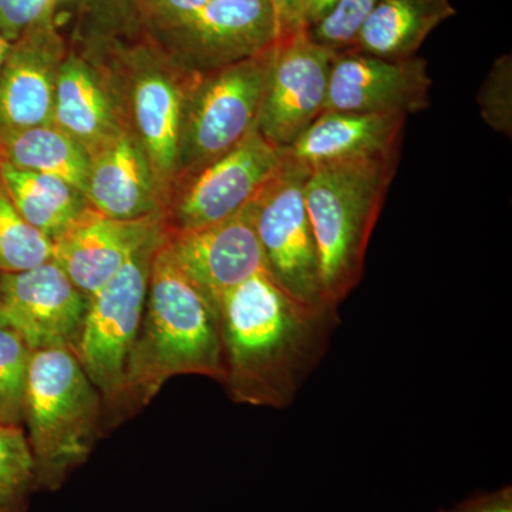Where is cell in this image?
Wrapping results in <instances>:
<instances>
[{"label": "cell", "mask_w": 512, "mask_h": 512, "mask_svg": "<svg viewBox=\"0 0 512 512\" xmlns=\"http://www.w3.org/2000/svg\"><path fill=\"white\" fill-rule=\"evenodd\" d=\"M224 379L234 402L284 409L325 352L336 311L296 302L258 272L218 303Z\"/></svg>", "instance_id": "6da1fadb"}, {"label": "cell", "mask_w": 512, "mask_h": 512, "mask_svg": "<svg viewBox=\"0 0 512 512\" xmlns=\"http://www.w3.org/2000/svg\"><path fill=\"white\" fill-rule=\"evenodd\" d=\"M184 375L224 379L220 312L178 264L165 234L151 262L140 329L104 423L116 426L140 412L168 380Z\"/></svg>", "instance_id": "7a4b0ae2"}, {"label": "cell", "mask_w": 512, "mask_h": 512, "mask_svg": "<svg viewBox=\"0 0 512 512\" xmlns=\"http://www.w3.org/2000/svg\"><path fill=\"white\" fill-rule=\"evenodd\" d=\"M397 157L319 165L305 180L306 210L318 245L322 284L332 308L356 288L367 245L396 173Z\"/></svg>", "instance_id": "3957f363"}, {"label": "cell", "mask_w": 512, "mask_h": 512, "mask_svg": "<svg viewBox=\"0 0 512 512\" xmlns=\"http://www.w3.org/2000/svg\"><path fill=\"white\" fill-rule=\"evenodd\" d=\"M23 421L36 490H59L86 463L106 427L103 397L73 350L33 352Z\"/></svg>", "instance_id": "277c9868"}, {"label": "cell", "mask_w": 512, "mask_h": 512, "mask_svg": "<svg viewBox=\"0 0 512 512\" xmlns=\"http://www.w3.org/2000/svg\"><path fill=\"white\" fill-rule=\"evenodd\" d=\"M276 45L242 62L195 74L185 97L178 173L184 177L224 156L254 130Z\"/></svg>", "instance_id": "5b68a950"}, {"label": "cell", "mask_w": 512, "mask_h": 512, "mask_svg": "<svg viewBox=\"0 0 512 512\" xmlns=\"http://www.w3.org/2000/svg\"><path fill=\"white\" fill-rule=\"evenodd\" d=\"M308 168L286 156L279 173L256 200L255 227L266 271L296 302L313 311H336L326 301L318 245L308 210Z\"/></svg>", "instance_id": "8992f818"}, {"label": "cell", "mask_w": 512, "mask_h": 512, "mask_svg": "<svg viewBox=\"0 0 512 512\" xmlns=\"http://www.w3.org/2000/svg\"><path fill=\"white\" fill-rule=\"evenodd\" d=\"M164 235L165 229L146 242L119 274L89 298L74 355L103 397L104 410L119 393L128 353L143 319L151 262Z\"/></svg>", "instance_id": "52a82bcc"}, {"label": "cell", "mask_w": 512, "mask_h": 512, "mask_svg": "<svg viewBox=\"0 0 512 512\" xmlns=\"http://www.w3.org/2000/svg\"><path fill=\"white\" fill-rule=\"evenodd\" d=\"M285 150L265 140L258 128L224 156L185 177L168 231H187L217 224L244 210L281 170Z\"/></svg>", "instance_id": "ba28073f"}, {"label": "cell", "mask_w": 512, "mask_h": 512, "mask_svg": "<svg viewBox=\"0 0 512 512\" xmlns=\"http://www.w3.org/2000/svg\"><path fill=\"white\" fill-rule=\"evenodd\" d=\"M167 25L175 50L194 74L242 62L281 39L271 0H210Z\"/></svg>", "instance_id": "9c48e42d"}, {"label": "cell", "mask_w": 512, "mask_h": 512, "mask_svg": "<svg viewBox=\"0 0 512 512\" xmlns=\"http://www.w3.org/2000/svg\"><path fill=\"white\" fill-rule=\"evenodd\" d=\"M89 298L53 259L2 274L0 326L18 333L32 352L76 350Z\"/></svg>", "instance_id": "30bf717a"}, {"label": "cell", "mask_w": 512, "mask_h": 512, "mask_svg": "<svg viewBox=\"0 0 512 512\" xmlns=\"http://www.w3.org/2000/svg\"><path fill=\"white\" fill-rule=\"evenodd\" d=\"M338 59L312 42L306 29L276 43L274 64L256 128L272 146L286 150L325 111L330 70Z\"/></svg>", "instance_id": "8fae6325"}, {"label": "cell", "mask_w": 512, "mask_h": 512, "mask_svg": "<svg viewBox=\"0 0 512 512\" xmlns=\"http://www.w3.org/2000/svg\"><path fill=\"white\" fill-rule=\"evenodd\" d=\"M256 200L217 224L187 231L165 229L178 264L217 306L225 293L266 269L256 234Z\"/></svg>", "instance_id": "7c38bea8"}, {"label": "cell", "mask_w": 512, "mask_h": 512, "mask_svg": "<svg viewBox=\"0 0 512 512\" xmlns=\"http://www.w3.org/2000/svg\"><path fill=\"white\" fill-rule=\"evenodd\" d=\"M430 89L426 60L350 53L333 62L325 110L407 117L429 107Z\"/></svg>", "instance_id": "4fadbf2b"}, {"label": "cell", "mask_w": 512, "mask_h": 512, "mask_svg": "<svg viewBox=\"0 0 512 512\" xmlns=\"http://www.w3.org/2000/svg\"><path fill=\"white\" fill-rule=\"evenodd\" d=\"M164 229L158 217L117 221L89 207L53 242V261L90 298Z\"/></svg>", "instance_id": "5bb4252c"}, {"label": "cell", "mask_w": 512, "mask_h": 512, "mask_svg": "<svg viewBox=\"0 0 512 512\" xmlns=\"http://www.w3.org/2000/svg\"><path fill=\"white\" fill-rule=\"evenodd\" d=\"M399 114L323 111L286 148V156L312 170L319 165L399 154L404 123Z\"/></svg>", "instance_id": "9a60e30c"}, {"label": "cell", "mask_w": 512, "mask_h": 512, "mask_svg": "<svg viewBox=\"0 0 512 512\" xmlns=\"http://www.w3.org/2000/svg\"><path fill=\"white\" fill-rule=\"evenodd\" d=\"M151 165L140 143L121 131L92 156L87 178V204L117 221L157 217Z\"/></svg>", "instance_id": "2e32d148"}, {"label": "cell", "mask_w": 512, "mask_h": 512, "mask_svg": "<svg viewBox=\"0 0 512 512\" xmlns=\"http://www.w3.org/2000/svg\"><path fill=\"white\" fill-rule=\"evenodd\" d=\"M46 28L13 43L0 72V137L53 123L56 73Z\"/></svg>", "instance_id": "e0dca14e"}, {"label": "cell", "mask_w": 512, "mask_h": 512, "mask_svg": "<svg viewBox=\"0 0 512 512\" xmlns=\"http://www.w3.org/2000/svg\"><path fill=\"white\" fill-rule=\"evenodd\" d=\"M185 97L187 94L173 77L160 70L140 74L134 86V119L140 146L160 183H170L178 174Z\"/></svg>", "instance_id": "ac0fdd59"}, {"label": "cell", "mask_w": 512, "mask_h": 512, "mask_svg": "<svg viewBox=\"0 0 512 512\" xmlns=\"http://www.w3.org/2000/svg\"><path fill=\"white\" fill-rule=\"evenodd\" d=\"M53 124L82 144L90 157L121 133L109 97L82 60L70 57L56 73Z\"/></svg>", "instance_id": "d6986e66"}, {"label": "cell", "mask_w": 512, "mask_h": 512, "mask_svg": "<svg viewBox=\"0 0 512 512\" xmlns=\"http://www.w3.org/2000/svg\"><path fill=\"white\" fill-rule=\"evenodd\" d=\"M454 15L450 0H380L360 32L356 53L409 59L437 26Z\"/></svg>", "instance_id": "ffe728a7"}, {"label": "cell", "mask_w": 512, "mask_h": 512, "mask_svg": "<svg viewBox=\"0 0 512 512\" xmlns=\"http://www.w3.org/2000/svg\"><path fill=\"white\" fill-rule=\"evenodd\" d=\"M0 185L25 221L52 242L90 207L82 192L59 178L19 170L3 161Z\"/></svg>", "instance_id": "44dd1931"}, {"label": "cell", "mask_w": 512, "mask_h": 512, "mask_svg": "<svg viewBox=\"0 0 512 512\" xmlns=\"http://www.w3.org/2000/svg\"><path fill=\"white\" fill-rule=\"evenodd\" d=\"M0 161L19 170L59 178L84 195L92 157L82 144L52 123L0 137Z\"/></svg>", "instance_id": "7402d4cb"}, {"label": "cell", "mask_w": 512, "mask_h": 512, "mask_svg": "<svg viewBox=\"0 0 512 512\" xmlns=\"http://www.w3.org/2000/svg\"><path fill=\"white\" fill-rule=\"evenodd\" d=\"M36 491L35 461L20 426L0 424V512H28Z\"/></svg>", "instance_id": "603a6c76"}, {"label": "cell", "mask_w": 512, "mask_h": 512, "mask_svg": "<svg viewBox=\"0 0 512 512\" xmlns=\"http://www.w3.org/2000/svg\"><path fill=\"white\" fill-rule=\"evenodd\" d=\"M53 259V242L25 221L0 185V272L26 271Z\"/></svg>", "instance_id": "cb8c5ba5"}, {"label": "cell", "mask_w": 512, "mask_h": 512, "mask_svg": "<svg viewBox=\"0 0 512 512\" xmlns=\"http://www.w3.org/2000/svg\"><path fill=\"white\" fill-rule=\"evenodd\" d=\"M32 355L18 333L0 326V424H22Z\"/></svg>", "instance_id": "d4e9b609"}, {"label": "cell", "mask_w": 512, "mask_h": 512, "mask_svg": "<svg viewBox=\"0 0 512 512\" xmlns=\"http://www.w3.org/2000/svg\"><path fill=\"white\" fill-rule=\"evenodd\" d=\"M380 0H336L332 8L306 28L316 45L336 57L356 53L357 39Z\"/></svg>", "instance_id": "484cf974"}, {"label": "cell", "mask_w": 512, "mask_h": 512, "mask_svg": "<svg viewBox=\"0 0 512 512\" xmlns=\"http://www.w3.org/2000/svg\"><path fill=\"white\" fill-rule=\"evenodd\" d=\"M481 116L504 136L512 134V64L510 56L494 63L478 94Z\"/></svg>", "instance_id": "4316f807"}, {"label": "cell", "mask_w": 512, "mask_h": 512, "mask_svg": "<svg viewBox=\"0 0 512 512\" xmlns=\"http://www.w3.org/2000/svg\"><path fill=\"white\" fill-rule=\"evenodd\" d=\"M64 0H0V35L19 42L46 23Z\"/></svg>", "instance_id": "83f0119b"}, {"label": "cell", "mask_w": 512, "mask_h": 512, "mask_svg": "<svg viewBox=\"0 0 512 512\" xmlns=\"http://www.w3.org/2000/svg\"><path fill=\"white\" fill-rule=\"evenodd\" d=\"M441 512H512L511 487L500 488L491 493L474 495L456 505L453 510Z\"/></svg>", "instance_id": "f1b7e54d"}, {"label": "cell", "mask_w": 512, "mask_h": 512, "mask_svg": "<svg viewBox=\"0 0 512 512\" xmlns=\"http://www.w3.org/2000/svg\"><path fill=\"white\" fill-rule=\"evenodd\" d=\"M282 37L306 29V0H271Z\"/></svg>", "instance_id": "f546056e"}, {"label": "cell", "mask_w": 512, "mask_h": 512, "mask_svg": "<svg viewBox=\"0 0 512 512\" xmlns=\"http://www.w3.org/2000/svg\"><path fill=\"white\" fill-rule=\"evenodd\" d=\"M150 2L158 12L163 13L165 22H168L200 9L210 0H150Z\"/></svg>", "instance_id": "4dcf8cb0"}, {"label": "cell", "mask_w": 512, "mask_h": 512, "mask_svg": "<svg viewBox=\"0 0 512 512\" xmlns=\"http://www.w3.org/2000/svg\"><path fill=\"white\" fill-rule=\"evenodd\" d=\"M336 0H306V28L322 18Z\"/></svg>", "instance_id": "1f68e13d"}, {"label": "cell", "mask_w": 512, "mask_h": 512, "mask_svg": "<svg viewBox=\"0 0 512 512\" xmlns=\"http://www.w3.org/2000/svg\"><path fill=\"white\" fill-rule=\"evenodd\" d=\"M13 43L9 42L5 36L0 35V72H2L3 66H5L6 60L12 52Z\"/></svg>", "instance_id": "d6a6232c"}, {"label": "cell", "mask_w": 512, "mask_h": 512, "mask_svg": "<svg viewBox=\"0 0 512 512\" xmlns=\"http://www.w3.org/2000/svg\"><path fill=\"white\" fill-rule=\"evenodd\" d=\"M0 295H2V272H0Z\"/></svg>", "instance_id": "836d02e7"}, {"label": "cell", "mask_w": 512, "mask_h": 512, "mask_svg": "<svg viewBox=\"0 0 512 512\" xmlns=\"http://www.w3.org/2000/svg\"><path fill=\"white\" fill-rule=\"evenodd\" d=\"M441 512V511H440Z\"/></svg>", "instance_id": "e575fe53"}]
</instances>
